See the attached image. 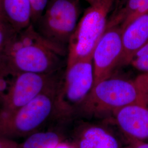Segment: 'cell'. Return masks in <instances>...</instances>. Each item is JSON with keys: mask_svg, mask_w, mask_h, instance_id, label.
<instances>
[{"mask_svg": "<svg viewBox=\"0 0 148 148\" xmlns=\"http://www.w3.org/2000/svg\"><path fill=\"white\" fill-rule=\"evenodd\" d=\"M113 115L117 125L127 138L140 140L148 139L147 105H128L120 109Z\"/></svg>", "mask_w": 148, "mask_h": 148, "instance_id": "9", "label": "cell"}, {"mask_svg": "<svg viewBox=\"0 0 148 148\" xmlns=\"http://www.w3.org/2000/svg\"><path fill=\"white\" fill-rule=\"evenodd\" d=\"M95 84L92 56L67 66L61 80L56 100L53 117L68 119L85 101Z\"/></svg>", "mask_w": 148, "mask_h": 148, "instance_id": "5", "label": "cell"}, {"mask_svg": "<svg viewBox=\"0 0 148 148\" xmlns=\"http://www.w3.org/2000/svg\"><path fill=\"white\" fill-rule=\"evenodd\" d=\"M60 81L10 116L0 120V136L16 140L39 131L44 124L53 117Z\"/></svg>", "mask_w": 148, "mask_h": 148, "instance_id": "3", "label": "cell"}, {"mask_svg": "<svg viewBox=\"0 0 148 148\" xmlns=\"http://www.w3.org/2000/svg\"><path fill=\"white\" fill-rule=\"evenodd\" d=\"M128 139L131 143V148H148V143L132 138H128Z\"/></svg>", "mask_w": 148, "mask_h": 148, "instance_id": "19", "label": "cell"}, {"mask_svg": "<svg viewBox=\"0 0 148 148\" xmlns=\"http://www.w3.org/2000/svg\"><path fill=\"white\" fill-rule=\"evenodd\" d=\"M2 21L15 31L19 32L32 24L30 0H0Z\"/></svg>", "mask_w": 148, "mask_h": 148, "instance_id": "11", "label": "cell"}, {"mask_svg": "<svg viewBox=\"0 0 148 148\" xmlns=\"http://www.w3.org/2000/svg\"><path fill=\"white\" fill-rule=\"evenodd\" d=\"M75 148H119V144L111 133L103 127L91 126L80 133Z\"/></svg>", "mask_w": 148, "mask_h": 148, "instance_id": "12", "label": "cell"}, {"mask_svg": "<svg viewBox=\"0 0 148 148\" xmlns=\"http://www.w3.org/2000/svg\"><path fill=\"white\" fill-rule=\"evenodd\" d=\"M79 0H49L42 16L33 25L46 40L65 48L79 21Z\"/></svg>", "mask_w": 148, "mask_h": 148, "instance_id": "6", "label": "cell"}, {"mask_svg": "<svg viewBox=\"0 0 148 148\" xmlns=\"http://www.w3.org/2000/svg\"><path fill=\"white\" fill-rule=\"evenodd\" d=\"M32 7V24H34L42 16L49 0H30Z\"/></svg>", "mask_w": 148, "mask_h": 148, "instance_id": "17", "label": "cell"}, {"mask_svg": "<svg viewBox=\"0 0 148 148\" xmlns=\"http://www.w3.org/2000/svg\"><path fill=\"white\" fill-rule=\"evenodd\" d=\"M115 0H99L85 11L69 40L66 67L92 57L106 32L109 16Z\"/></svg>", "mask_w": 148, "mask_h": 148, "instance_id": "4", "label": "cell"}, {"mask_svg": "<svg viewBox=\"0 0 148 148\" xmlns=\"http://www.w3.org/2000/svg\"><path fill=\"white\" fill-rule=\"evenodd\" d=\"M63 139L62 134L57 131H39L25 138L16 148H56Z\"/></svg>", "mask_w": 148, "mask_h": 148, "instance_id": "14", "label": "cell"}, {"mask_svg": "<svg viewBox=\"0 0 148 148\" xmlns=\"http://www.w3.org/2000/svg\"><path fill=\"white\" fill-rule=\"evenodd\" d=\"M148 11V0H127L125 5L109 18L106 29L115 27H120L122 29Z\"/></svg>", "mask_w": 148, "mask_h": 148, "instance_id": "13", "label": "cell"}, {"mask_svg": "<svg viewBox=\"0 0 148 148\" xmlns=\"http://www.w3.org/2000/svg\"><path fill=\"white\" fill-rule=\"evenodd\" d=\"M133 104L148 106V73L134 79L110 77L101 81L93 86L79 108L88 116H101Z\"/></svg>", "mask_w": 148, "mask_h": 148, "instance_id": "2", "label": "cell"}, {"mask_svg": "<svg viewBox=\"0 0 148 148\" xmlns=\"http://www.w3.org/2000/svg\"><path fill=\"white\" fill-rule=\"evenodd\" d=\"M122 49L121 27H112L106 29L92 54L94 86L111 77L114 70L119 65Z\"/></svg>", "mask_w": 148, "mask_h": 148, "instance_id": "8", "label": "cell"}, {"mask_svg": "<svg viewBox=\"0 0 148 148\" xmlns=\"http://www.w3.org/2000/svg\"><path fill=\"white\" fill-rule=\"evenodd\" d=\"M14 32L15 31L5 22L0 25V74H3L2 65L5 46Z\"/></svg>", "mask_w": 148, "mask_h": 148, "instance_id": "16", "label": "cell"}, {"mask_svg": "<svg viewBox=\"0 0 148 148\" xmlns=\"http://www.w3.org/2000/svg\"><path fill=\"white\" fill-rule=\"evenodd\" d=\"M122 30V53L119 65H127L134 54L148 41V11L138 16Z\"/></svg>", "mask_w": 148, "mask_h": 148, "instance_id": "10", "label": "cell"}, {"mask_svg": "<svg viewBox=\"0 0 148 148\" xmlns=\"http://www.w3.org/2000/svg\"><path fill=\"white\" fill-rule=\"evenodd\" d=\"M66 52L65 48L46 40L32 24L14 32L10 37L3 53L2 70L12 75L21 73L56 74Z\"/></svg>", "mask_w": 148, "mask_h": 148, "instance_id": "1", "label": "cell"}, {"mask_svg": "<svg viewBox=\"0 0 148 148\" xmlns=\"http://www.w3.org/2000/svg\"><path fill=\"white\" fill-rule=\"evenodd\" d=\"M128 65L142 73H148V41L134 54Z\"/></svg>", "mask_w": 148, "mask_h": 148, "instance_id": "15", "label": "cell"}, {"mask_svg": "<svg viewBox=\"0 0 148 148\" xmlns=\"http://www.w3.org/2000/svg\"><path fill=\"white\" fill-rule=\"evenodd\" d=\"M56 148H75L73 144H71L70 143L62 142L59 143Z\"/></svg>", "mask_w": 148, "mask_h": 148, "instance_id": "20", "label": "cell"}, {"mask_svg": "<svg viewBox=\"0 0 148 148\" xmlns=\"http://www.w3.org/2000/svg\"><path fill=\"white\" fill-rule=\"evenodd\" d=\"M3 22H4V21H2V20L0 19V25H1V24H2L3 23Z\"/></svg>", "mask_w": 148, "mask_h": 148, "instance_id": "22", "label": "cell"}, {"mask_svg": "<svg viewBox=\"0 0 148 148\" xmlns=\"http://www.w3.org/2000/svg\"><path fill=\"white\" fill-rule=\"evenodd\" d=\"M59 80L56 73H21L16 75L0 101V120L10 116Z\"/></svg>", "mask_w": 148, "mask_h": 148, "instance_id": "7", "label": "cell"}, {"mask_svg": "<svg viewBox=\"0 0 148 148\" xmlns=\"http://www.w3.org/2000/svg\"><path fill=\"white\" fill-rule=\"evenodd\" d=\"M19 144L16 140L0 136V148H16Z\"/></svg>", "mask_w": 148, "mask_h": 148, "instance_id": "18", "label": "cell"}, {"mask_svg": "<svg viewBox=\"0 0 148 148\" xmlns=\"http://www.w3.org/2000/svg\"><path fill=\"white\" fill-rule=\"evenodd\" d=\"M0 19L2 21V18H1V11H0Z\"/></svg>", "mask_w": 148, "mask_h": 148, "instance_id": "23", "label": "cell"}, {"mask_svg": "<svg viewBox=\"0 0 148 148\" xmlns=\"http://www.w3.org/2000/svg\"><path fill=\"white\" fill-rule=\"evenodd\" d=\"M85 1L87 2L90 4V5H91L95 3V2H97L99 0H85Z\"/></svg>", "mask_w": 148, "mask_h": 148, "instance_id": "21", "label": "cell"}]
</instances>
